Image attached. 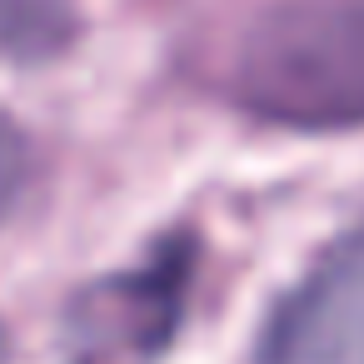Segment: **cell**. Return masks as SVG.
Listing matches in <instances>:
<instances>
[{
  "label": "cell",
  "mask_w": 364,
  "mask_h": 364,
  "mask_svg": "<svg viewBox=\"0 0 364 364\" xmlns=\"http://www.w3.org/2000/svg\"><path fill=\"white\" fill-rule=\"evenodd\" d=\"M230 100L289 130L364 125V0H279L230 60Z\"/></svg>",
  "instance_id": "1"
},
{
  "label": "cell",
  "mask_w": 364,
  "mask_h": 364,
  "mask_svg": "<svg viewBox=\"0 0 364 364\" xmlns=\"http://www.w3.org/2000/svg\"><path fill=\"white\" fill-rule=\"evenodd\" d=\"M195 240H170L135 269L85 284L65 309V364H155L180 329Z\"/></svg>",
  "instance_id": "2"
},
{
  "label": "cell",
  "mask_w": 364,
  "mask_h": 364,
  "mask_svg": "<svg viewBox=\"0 0 364 364\" xmlns=\"http://www.w3.org/2000/svg\"><path fill=\"white\" fill-rule=\"evenodd\" d=\"M70 41L65 0H0V60H46Z\"/></svg>",
  "instance_id": "4"
},
{
  "label": "cell",
  "mask_w": 364,
  "mask_h": 364,
  "mask_svg": "<svg viewBox=\"0 0 364 364\" xmlns=\"http://www.w3.org/2000/svg\"><path fill=\"white\" fill-rule=\"evenodd\" d=\"M6 354H11V339H6V324H0V364H6Z\"/></svg>",
  "instance_id": "6"
},
{
  "label": "cell",
  "mask_w": 364,
  "mask_h": 364,
  "mask_svg": "<svg viewBox=\"0 0 364 364\" xmlns=\"http://www.w3.org/2000/svg\"><path fill=\"white\" fill-rule=\"evenodd\" d=\"M26 180H31V145H26L21 125L0 110V220L16 210Z\"/></svg>",
  "instance_id": "5"
},
{
  "label": "cell",
  "mask_w": 364,
  "mask_h": 364,
  "mask_svg": "<svg viewBox=\"0 0 364 364\" xmlns=\"http://www.w3.org/2000/svg\"><path fill=\"white\" fill-rule=\"evenodd\" d=\"M259 364H364V230L339 240L279 304Z\"/></svg>",
  "instance_id": "3"
}]
</instances>
